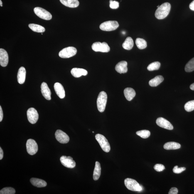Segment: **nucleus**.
<instances>
[{
	"mask_svg": "<svg viewBox=\"0 0 194 194\" xmlns=\"http://www.w3.org/2000/svg\"><path fill=\"white\" fill-rule=\"evenodd\" d=\"M171 7V5L169 3H163L158 8L155 12V17L158 20L164 19L169 14Z\"/></svg>",
	"mask_w": 194,
	"mask_h": 194,
	"instance_id": "f257e3e1",
	"label": "nucleus"
},
{
	"mask_svg": "<svg viewBox=\"0 0 194 194\" xmlns=\"http://www.w3.org/2000/svg\"><path fill=\"white\" fill-rule=\"evenodd\" d=\"M107 95L104 91L100 93L97 100L98 110L99 112H103L105 110L107 101Z\"/></svg>",
	"mask_w": 194,
	"mask_h": 194,
	"instance_id": "f03ea898",
	"label": "nucleus"
},
{
	"mask_svg": "<svg viewBox=\"0 0 194 194\" xmlns=\"http://www.w3.org/2000/svg\"><path fill=\"white\" fill-rule=\"evenodd\" d=\"M124 184L128 189L132 191L140 192L142 190L137 181L132 179L126 178L124 180Z\"/></svg>",
	"mask_w": 194,
	"mask_h": 194,
	"instance_id": "7ed1b4c3",
	"label": "nucleus"
},
{
	"mask_svg": "<svg viewBox=\"0 0 194 194\" xmlns=\"http://www.w3.org/2000/svg\"><path fill=\"white\" fill-rule=\"evenodd\" d=\"M95 138L103 150L106 153H109L110 151V145L105 137L102 134H97L95 135Z\"/></svg>",
	"mask_w": 194,
	"mask_h": 194,
	"instance_id": "20e7f679",
	"label": "nucleus"
},
{
	"mask_svg": "<svg viewBox=\"0 0 194 194\" xmlns=\"http://www.w3.org/2000/svg\"><path fill=\"white\" fill-rule=\"evenodd\" d=\"M119 26L117 21H109L102 23L100 26V28L102 31H110L116 30Z\"/></svg>",
	"mask_w": 194,
	"mask_h": 194,
	"instance_id": "39448f33",
	"label": "nucleus"
},
{
	"mask_svg": "<svg viewBox=\"0 0 194 194\" xmlns=\"http://www.w3.org/2000/svg\"><path fill=\"white\" fill-rule=\"evenodd\" d=\"M77 53L76 49L74 47H70L61 50L59 53V55L62 58H68L75 56Z\"/></svg>",
	"mask_w": 194,
	"mask_h": 194,
	"instance_id": "423d86ee",
	"label": "nucleus"
},
{
	"mask_svg": "<svg viewBox=\"0 0 194 194\" xmlns=\"http://www.w3.org/2000/svg\"><path fill=\"white\" fill-rule=\"evenodd\" d=\"M92 49L96 52H102L103 53H108L110 50V48L105 42L102 43L97 42L93 44L92 45Z\"/></svg>",
	"mask_w": 194,
	"mask_h": 194,
	"instance_id": "0eeeda50",
	"label": "nucleus"
},
{
	"mask_svg": "<svg viewBox=\"0 0 194 194\" xmlns=\"http://www.w3.org/2000/svg\"><path fill=\"white\" fill-rule=\"evenodd\" d=\"M34 12L37 16L41 19L46 20L52 19V16L51 13L43 8L35 7L34 9Z\"/></svg>",
	"mask_w": 194,
	"mask_h": 194,
	"instance_id": "6e6552de",
	"label": "nucleus"
},
{
	"mask_svg": "<svg viewBox=\"0 0 194 194\" xmlns=\"http://www.w3.org/2000/svg\"><path fill=\"white\" fill-rule=\"evenodd\" d=\"M26 148L28 154L31 155H34L38 151V145L34 140L28 139L27 141Z\"/></svg>",
	"mask_w": 194,
	"mask_h": 194,
	"instance_id": "1a4fd4ad",
	"label": "nucleus"
},
{
	"mask_svg": "<svg viewBox=\"0 0 194 194\" xmlns=\"http://www.w3.org/2000/svg\"><path fill=\"white\" fill-rule=\"evenodd\" d=\"M27 116L28 121L32 124H36L39 119L38 112L34 108H30L27 111Z\"/></svg>",
	"mask_w": 194,
	"mask_h": 194,
	"instance_id": "9d476101",
	"label": "nucleus"
},
{
	"mask_svg": "<svg viewBox=\"0 0 194 194\" xmlns=\"http://www.w3.org/2000/svg\"><path fill=\"white\" fill-rule=\"evenodd\" d=\"M60 161L65 167L73 168L76 166V163L71 157L62 156L60 158Z\"/></svg>",
	"mask_w": 194,
	"mask_h": 194,
	"instance_id": "9b49d317",
	"label": "nucleus"
},
{
	"mask_svg": "<svg viewBox=\"0 0 194 194\" xmlns=\"http://www.w3.org/2000/svg\"><path fill=\"white\" fill-rule=\"evenodd\" d=\"M55 136L57 140L63 144L68 143L70 141L68 135L60 130H57L55 133Z\"/></svg>",
	"mask_w": 194,
	"mask_h": 194,
	"instance_id": "f8f14e48",
	"label": "nucleus"
},
{
	"mask_svg": "<svg viewBox=\"0 0 194 194\" xmlns=\"http://www.w3.org/2000/svg\"><path fill=\"white\" fill-rule=\"evenodd\" d=\"M156 123L158 126L163 129L170 130L173 129V126L169 121L162 117H159L157 119Z\"/></svg>",
	"mask_w": 194,
	"mask_h": 194,
	"instance_id": "ddd939ff",
	"label": "nucleus"
},
{
	"mask_svg": "<svg viewBox=\"0 0 194 194\" xmlns=\"http://www.w3.org/2000/svg\"><path fill=\"white\" fill-rule=\"evenodd\" d=\"M9 58L8 54L4 49H0V65L3 67L7 65Z\"/></svg>",
	"mask_w": 194,
	"mask_h": 194,
	"instance_id": "4468645a",
	"label": "nucleus"
},
{
	"mask_svg": "<svg viewBox=\"0 0 194 194\" xmlns=\"http://www.w3.org/2000/svg\"><path fill=\"white\" fill-rule=\"evenodd\" d=\"M41 92L43 97L47 100L51 99V92L46 83L44 82L41 85Z\"/></svg>",
	"mask_w": 194,
	"mask_h": 194,
	"instance_id": "2eb2a0df",
	"label": "nucleus"
},
{
	"mask_svg": "<svg viewBox=\"0 0 194 194\" xmlns=\"http://www.w3.org/2000/svg\"><path fill=\"white\" fill-rule=\"evenodd\" d=\"M54 89L57 95L60 99H63L65 97V92L63 86L59 82H56L54 85Z\"/></svg>",
	"mask_w": 194,
	"mask_h": 194,
	"instance_id": "dca6fc26",
	"label": "nucleus"
},
{
	"mask_svg": "<svg viewBox=\"0 0 194 194\" xmlns=\"http://www.w3.org/2000/svg\"><path fill=\"white\" fill-rule=\"evenodd\" d=\"M127 63L125 61H122L119 62L116 66L115 70L116 71L119 73H125L128 71L127 67Z\"/></svg>",
	"mask_w": 194,
	"mask_h": 194,
	"instance_id": "f3484780",
	"label": "nucleus"
},
{
	"mask_svg": "<svg viewBox=\"0 0 194 194\" xmlns=\"http://www.w3.org/2000/svg\"><path fill=\"white\" fill-rule=\"evenodd\" d=\"M26 76V70L24 67H20L18 70L17 78L18 82L20 84H23L25 82Z\"/></svg>",
	"mask_w": 194,
	"mask_h": 194,
	"instance_id": "a211bd4d",
	"label": "nucleus"
},
{
	"mask_svg": "<svg viewBox=\"0 0 194 194\" xmlns=\"http://www.w3.org/2000/svg\"><path fill=\"white\" fill-rule=\"evenodd\" d=\"M71 73L73 77L76 78L80 77L82 76H86L87 75L88 72L85 69L75 68L72 69Z\"/></svg>",
	"mask_w": 194,
	"mask_h": 194,
	"instance_id": "6ab92c4d",
	"label": "nucleus"
},
{
	"mask_svg": "<svg viewBox=\"0 0 194 194\" xmlns=\"http://www.w3.org/2000/svg\"><path fill=\"white\" fill-rule=\"evenodd\" d=\"M124 93L125 97L127 100L131 101L135 97L136 92L134 89L131 88H126L124 89Z\"/></svg>",
	"mask_w": 194,
	"mask_h": 194,
	"instance_id": "aec40b11",
	"label": "nucleus"
},
{
	"mask_svg": "<svg viewBox=\"0 0 194 194\" xmlns=\"http://www.w3.org/2000/svg\"><path fill=\"white\" fill-rule=\"evenodd\" d=\"M60 1L65 6L72 8L77 7L80 4L78 0H60Z\"/></svg>",
	"mask_w": 194,
	"mask_h": 194,
	"instance_id": "412c9836",
	"label": "nucleus"
},
{
	"mask_svg": "<svg viewBox=\"0 0 194 194\" xmlns=\"http://www.w3.org/2000/svg\"><path fill=\"white\" fill-rule=\"evenodd\" d=\"M30 181L32 185L33 186L38 187V188L45 187L47 185L46 182L43 180L39 179L32 178Z\"/></svg>",
	"mask_w": 194,
	"mask_h": 194,
	"instance_id": "4be33fe9",
	"label": "nucleus"
},
{
	"mask_svg": "<svg viewBox=\"0 0 194 194\" xmlns=\"http://www.w3.org/2000/svg\"><path fill=\"white\" fill-rule=\"evenodd\" d=\"M163 78L162 76H158L151 79L149 82V84L151 87H156L160 85L163 81Z\"/></svg>",
	"mask_w": 194,
	"mask_h": 194,
	"instance_id": "5701e85b",
	"label": "nucleus"
},
{
	"mask_svg": "<svg viewBox=\"0 0 194 194\" xmlns=\"http://www.w3.org/2000/svg\"><path fill=\"white\" fill-rule=\"evenodd\" d=\"M181 147V145L178 143L174 142H170L165 143L163 148L166 150H176L179 149Z\"/></svg>",
	"mask_w": 194,
	"mask_h": 194,
	"instance_id": "b1692460",
	"label": "nucleus"
},
{
	"mask_svg": "<svg viewBox=\"0 0 194 194\" xmlns=\"http://www.w3.org/2000/svg\"><path fill=\"white\" fill-rule=\"evenodd\" d=\"M101 172V168L100 164L98 161H96L95 169L94 171L93 179L95 180L99 179L100 176Z\"/></svg>",
	"mask_w": 194,
	"mask_h": 194,
	"instance_id": "393cba45",
	"label": "nucleus"
},
{
	"mask_svg": "<svg viewBox=\"0 0 194 194\" xmlns=\"http://www.w3.org/2000/svg\"><path fill=\"white\" fill-rule=\"evenodd\" d=\"M134 42L132 39L131 37H128L123 44L122 47L125 49L130 50L134 47Z\"/></svg>",
	"mask_w": 194,
	"mask_h": 194,
	"instance_id": "a878e982",
	"label": "nucleus"
},
{
	"mask_svg": "<svg viewBox=\"0 0 194 194\" xmlns=\"http://www.w3.org/2000/svg\"><path fill=\"white\" fill-rule=\"evenodd\" d=\"M28 27L32 31L37 33H43L45 31V28L41 25L31 23L28 25Z\"/></svg>",
	"mask_w": 194,
	"mask_h": 194,
	"instance_id": "bb28decb",
	"label": "nucleus"
},
{
	"mask_svg": "<svg viewBox=\"0 0 194 194\" xmlns=\"http://www.w3.org/2000/svg\"><path fill=\"white\" fill-rule=\"evenodd\" d=\"M136 44L137 46L140 49H143L146 48L147 46V42L143 39L138 38L136 40Z\"/></svg>",
	"mask_w": 194,
	"mask_h": 194,
	"instance_id": "cd10ccee",
	"label": "nucleus"
},
{
	"mask_svg": "<svg viewBox=\"0 0 194 194\" xmlns=\"http://www.w3.org/2000/svg\"><path fill=\"white\" fill-rule=\"evenodd\" d=\"M185 70L187 72H190L194 70V58L191 59L186 64Z\"/></svg>",
	"mask_w": 194,
	"mask_h": 194,
	"instance_id": "c85d7f7f",
	"label": "nucleus"
},
{
	"mask_svg": "<svg viewBox=\"0 0 194 194\" xmlns=\"http://www.w3.org/2000/svg\"><path fill=\"white\" fill-rule=\"evenodd\" d=\"M161 64L159 62H155L150 64L147 67V70L149 71L158 70L159 69Z\"/></svg>",
	"mask_w": 194,
	"mask_h": 194,
	"instance_id": "c756f323",
	"label": "nucleus"
},
{
	"mask_svg": "<svg viewBox=\"0 0 194 194\" xmlns=\"http://www.w3.org/2000/svg\"><path fill=\"white\" fill-rule=\"evenodd\" d=\"M136 134L138 136L143 138H148L150 135V132L147 130L138 131L137 132Z\"/></svg>",
	"mask_w": 194,
	"mask_h": 194,
	"instance_id": "7c9ffc66",
	"label": "nucleus"
},
{
	"mask_svg": "<svg viewBox=\"0 0 194 194\" xmlns=\"http://www.w3.org/2000/svg\"><path fill=\"white\" fill-rule=\"evenodd\" d=\"M185 110L187 112H190L194 110V100L187 102L185 105Z\"/></svg>",
	"mask_w": 194,
	"mask_h": 194,
	"instance_id": "2f4dec72",
	"label": "nucleus"
},
{
	"mask_svg": "<svg viewBox=\"0 0 194 194\" xmlns=\"http://www.w3.org/2000/svg\"><path fill=\"white\" fill-rule=\"evenodd\" d=\"M15 193V190L12 187H6L2 189L0 191L1 194H14Z\"/></svg>",
	"mask_w": 194,
	"mask_h": 194,
	"instance_id": "473e14b6",
	"label": "nucleus"
},
{
	"mask_svg": "<svg viewBox=\"0 0 194 194\" xmlns=\"http://www.w3.org/2000/svg\"><path fill=\"white\" fill-rule=\"evenodd\" d=\"M110 7L113 9H117L119 7V3L117 1L110 0Z\"/></svg>",
	"mask_w": 194,
	"mask_h": 194,
	"instance_id": "72a5a7b5",
	"label": "nucleus"
},
{
	"mask_svg": "<svg viewBox=\"0 0 194 194\" xmlns=\"http://www.w3.org/2000/svg\"><path fill=\"white\" fill-rule=\"evenodd\" d=\"M186 168L185 167L178 168V166H175L173 169V172L176 174H179L185 171Z\"/></svg>",
	"mask_w": 194,
	"mask_h": 194,
	"instance_id": "f704fd0d",
	"label": "nucleus"
},
{
	"mask_svg": "<svg viewBox=\"0 0 194 194\" xmlns=\"http://www.w3.org/2000/svg\"><path fill=\"white\" fill-rule=\"evenodd\" d=\"M154 169L158 172L163 171L165 169V168L164 165L161 164H156L154 166Z\"/></svg>",
	"mask_w": 194,
	"mask_h": 194,
	"instance_id": "c9c22d12",
	"label": "nucleus"
},
{
	"mask_svg": "<svg viewBox=\"0 0 194 194\" xmlns=\"http://www.w3.org/2000/svg\"><path fill=\"white\" fill-rule=\"evenodd\" d=\"M178 189L175 187H172L170 190L168 194H177L178 193Z\"/></svg>",
	"mask_w": 194,
	"mask_h": 194,
	"instance_id": "e433bc0d",
	"label": "nucleus"
},
{
	"mask_svg": "<svg viewBox=\"0 0 194 194\" xmlns=\"http://www.w3.org/2000/svg\"><path fill=\"white\" fill-rule=\"evenodd\" d=\"M3 117V114L2 108L1 106H0V121H2Z\"/></svg>",
	"mask_w": 194,
	"mask_h": 194,
	"instance_id": "4c0bfd02",
	"label": "nucleus"
},
{
	"mask_svg": "<svg viewBox=\"0 0 194 194\" xmlns=\"http://www.w3.org/2000/svg\"><path fill=\"white\" fill-rule=\"evenodd\" d=\"M189 7L190 9L194 11V0L190 3Z\"/></svg>",
	"mask_w": 194,
	"mask_h": 194,
	"instance_id": "58836bf2",
	"label": "nucleus"
},
{
	"mask_svg": "<svg viewBox=\"0 0 194 194\" xmlns=\"http://www.w3.org/2000/svg\"><path fill=\"white\" fill-rule=\"evenodd\" d=\"M3 157V151L1 147H0V160L2 159Z\"/></svg>",
	"mask_w": 194,
	"mask_h": 194,
	"instance_id": "ea45409f",
	"label": "nucleus"
},
{
	"mask_svg": "<svg viewBox=\"0 0 194 194\" xmlns=\"http://www.w3.org/2000/svg\"><path fill=\"white\" fill-rule=\"evenodd\" d=\"M190 89L192 90H194V83L190 85Z\"/></svg>",
	"mask_w": 194,
	"mask_h": 194,
	"instance_id": "a19ab883",
	"label": "nucleus"
},
{
	"mask_svg": "<svg viewBox=\"0 0 194 194\" xmlns=\"http://www.w3.org/2000/svg\"><path fill=\"white\" fill-rule=\"evenodd\" d=\"M0 6H1V7L3 6L2 2L1 0H0Z\"/></svg>",
	"mask_w": 194,
	"mask_h": 194,
	"instance_id": "79ce46f5",
	"label": "nucleus"
},
{
	"mask_svg": "<svg viewBox=\"0 0 194 194\" xmlns=\"http://www.w3.org/2000/svg\"><path fill=\"white\" fill-rule=\"evenodd\" d=\"M123 34H125V32H123Z\"/></svg>",
	"mask_w": 194,
	"mask_h": 194,
	"instance_id": "37998d69",
	"label": "nucleus"
}]
</instances>
